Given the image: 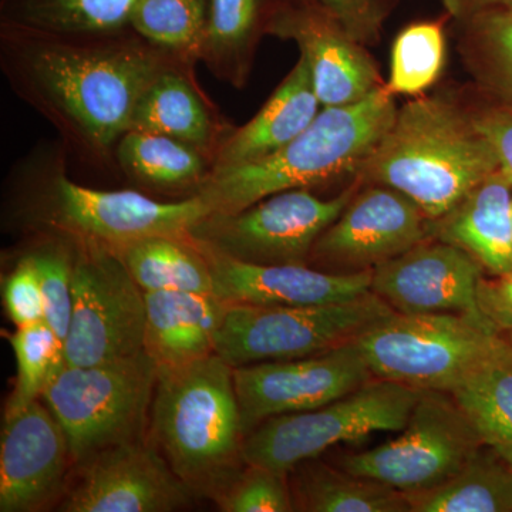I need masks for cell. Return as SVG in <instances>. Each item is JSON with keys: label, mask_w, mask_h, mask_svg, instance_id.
<instances>
[{"label": "cell", "mask_w": 512, "mask_h": 512, "mask_svg": "<svg viewBox=\"0 0 512 512\" xmlns=\"http://www.w3.org/2000/svg\"><path fill=\"white\" fill-rule=\"evenodd\" d=\"M157 382V366L144 350L97 365L64 366L43 400L66 433L73 463L141 439Z\"/></svg>", "instance_id": "obj_6"}, {"label": "cell", "mask_w": 512, "mask_h": 512, "mask_svg": "<svg viewBox=\"0 0 512 512\" xmlns=\"http://www.w3.org/2000/svg\"><path fill=\"white\" fill-rule=\"evenodd\" d=\"M60 156L45 153L30 158L22 173L32 185L36 221L53 237L116 252L147 237H187L211 214L197 195L161 202L137 191L84 187L67 177Z\"/></svg>", "instance_id": "obj_5"}, {"label": "cell", "mask_w": 512, "mask_h": 512, "mask_svg": "<svg viewBox=\"0 0 512 512\" xmlns=\"http://www.w3.org/2000/svg\"><path fill=\"white\" fill-rule=\"evenodd\" d=\"M217 498L224 512L295 511L288 474L262 466L247 464Z\"/></svg>", "instance_id": "obj_36"}, {"label": "cell", "mask_w": 512, "mask_h": 512, "mask_svg": "<svg viewBox=\"0 0 512 512\" xmlns=\"http://www.w3.org/2000/svg\"><path fill=\"white\" fill-rule=\"evenodd\" d=\"M511 227H512V202H511Z\"/></svg>", "instance_id": "obj_43"}, {"label": "cell", "mask_w": 512, "mask_h": 512, "mask_svg": "<svg viewBox=\"0 0 512 512\" xmlns=\"http://www.w3.org/2000/svg\"><path fill=\"white\" fill-rule=\"evenodd\" d=\"M116 254L144 292L214 293L210 264L191 235L138 239Z\"/></svg>", "instance_id": "obj_28"}, {"label": "cell", "mask_w": 512, "mask_h": 512, "mask_svg": "<svg viewBox=\"0 0 512 512\" xmlns=\"http://www.w3.org/2000/svg\"><path fill=\"white\" fill-rule=\"evenodd\" d=\"M73 245L72 318L63 342L64 363L90 366L143 352L146 293L116 252Z\"/></svg>", "instance_id": "obj_12"}, {"label": "cell", "mask_w": 512, "mask_h": 512, "mask_svg": "<svg viewBox=\"0 0 512 512\" xmlns=\"http://www.w3.org/2000/svg\"><path fill=\"white\" fill-rule=\"evenodd\" d=\"M481 440L512 461V343L507 339L450 393Z\"/></svg>", "instance_id": "obj_29"}, {"label": "cell", "mask_w": 512, "mask_h": 512, "mask_svg": "<svg viewBox=\"0 0 512 512\" xmlns=\"http://www.w3.org/2000/svg\"><path fill=\"white\" fill-rule=\"evenodd\" d=\"M458 52L495 106L512 113V9H490L458 20Z\"/></svg>", "instance_id": "obj_30"}, {"label": "cell", "mask_w": 512, "mask_h": 512, "mask_svg": "<svg viewBox=\"0 0 512 512\" xmlns=\"http://www.w3.org/2000/svg\"><path fill=\"white\" fill-rule=\"evenodd\" d=\"M279 0H208L200 62L221 82L247 86L259 40Z\"/></svg>", "instance_id": "obj_24"}, {"label": "cell", "mask_w": 512, "mask_h": 512, "mask_svg": "<svg viewBox=\"0 0 512 512\" xmlns=\"http://www.w3.org/2000/svg\"><path fill=\"white\" fill-rule=\"evenodd\" d=\"M3 299L16 328L45 320V299L36 266L28 252L19 259L5 279Z\"/></svg>", "instance_id": "obj_38"}, {"label": "cell", "mask_w": 512, "mask_h": 512, "mask_svg": "<svg viewBox=\"0 0 512 512\" xmlns=\"http://www.w3.org/2000/svg\"><path fill=\"white\" fill-rule=\"evenodd\" d=\"M407 500L410 512H512V466L484 443L446 483Z\"/></svg>", "instance_id": "obj_26"}, {"label": "cell", "mask_w": 512, "mask_h": 512, "mask_svg": "<svg viewBox=\"0 0 512 512\" xmlns=\"http://www.w3.org/2000/svg\"><path fill=\"white\" fill-rule=\"evenodd\" d=\"M510 464H511V466H512V463H510Z\"/></svg>", "instance_id": "obj_44"}, {"label": "cell", "mask_w": 512, "mask_h": 512, "mask_svg": "<svg viewBox=\"0 0 512 512\" xmlns=\"http://www.w3.org/2000/svg\"><path fill=\"white\" fill-rule=\"evenodd\" d=\"M156 441L106 448L79 464V480L60 503L63 512H170L194 495L177 477Z\"/></svg>", "instance_id": "obj_15"}, {"label": "cell", "mask_w": 512, "mask_h": 512, "mask_svg": "<svg viewBox=\"0 0 512 512\" xmlns=\"http://www.w3.org/2000/svg\"><path fill=\"white\" fill-rule=\"evenodd\" d=\"M397 109L386 83L356 103L322 107L291 143L261 160L211 171L194 195L211 214H235L276 192L311 190L356 175L392 126Z\"/></svg>", "instance_id": "obj_3"}, {"label": "cell", "mask_w": 512, "mask_h": 512, "mask_svg": "<svg viewBox=\"0 0 512 512\" xmlns=\"http://www.w3.org/2000/svg\"><path fill=\"white\" fill-rule=\"evenodd\" d=\"M197 245L210 264L214 295L227 303L325 305L365 295L372 286L373 271L332 274L311 265L249 264Z\"/></svg>", "instance_id": "obj_19"}, {"label": "cell", "mask_w": 512, "mask_h": 512, "mask_svg": "<svg viewBox=\"0 0 512 512\" xmlns=\"http://www.w3.org/2000/svg\"><path fill=\"white\" fill-rule=\"evenodd\" d=\"M372 379L356 342L301 359L235 367L244 436L271 417L318 409Z\"/></svg>", "instance_id": "obj_13"}, {"label": "cell", "mask_w": 512, "mask_h": 512, "mask_svg": "<svg viewBox=\"0 0 512 512\" xmlns=\"http://www.w3.org/2000/svg\"><path fill=\"white\" fill-rule=\"evenodd\" d=\"M355 178L332 200L311 190L276 192L235 214H210L192 239L229 258L258 265H309L313 245L362 187Z\"/></svg>", "instance_id": "obj_11"}, {"label": "cell", "mask_w": 512, "mask_h": 512, "mask_svg": "<svg viewBox=\"0 0 512 512\" xmlns=\"http://www.w3.org/2000/svg\"><path fill=\"white\" fill-rule=\"evenodd\" d=\"M279 5L303 6L325 13L363 45L375 43L394 0H279Z\"/></svg>", "instance_id": "obj_37"}, {"label": "cell", "mask_w": 512, "mask_h": 512, "mask_svg": "<svg viewBox=\"0 0 512 512\" xmlns=\"http://www.w3.org/2000/svg\"><path fill=\"white\" fill-rule=\"evenodd\" d=\"M504 338L507 339L508 342L512 343V332L508 333V335H505Z\"/></svg>", "instance_id": "obj_42"}, {"label": "cell", "mask_w": 512, "mask_h": 512, "mask_svg": "<svg viewBox=\"0 0 512 512\" xmlns=\"http://www.w3.org/2000/svg\"><path fill=\"white\" fill-rule=\"evenodd\" d=\"M483 278L473 256L430 238L373 269L370 291L397 313H456L487 323L477 302Z\"/></svg>", "instance_id": "obj_16"}, {"label": "cell", "mask_w": 512, "mask_h": 512, "mask_svg": "<svg viewBox=\"0 0 512 512\" xmlns=\"http://www.w3.org/2000/svg\"><path fill=\"white\" fill-rule=\"evenodd\" d=\"M151 430L195 497H218L241 471V410L234 369L218 355L158 373Z\"/></svg>", "instance_id": "obj_4"}, {"label": "cell", "mask_w": 512, "mask_h": 512, "mask_svg": "<svg viewBox=\"0 0 512 512\" xmlns=\"http://www.w3.org/2000/svg\"><path fill=\"white\" fill-rule=\"evenodd\" d=\"M483 444L450 393L423 390L400 436L346 454L339 468L414 495L446 483Z\"/></svg>", "instance_id": "obj_10"}, {"label": "cell", "mask_w": 512, "mask_h": 512, "mask_svg": "<svg viewBox=\"0 0 512 512\" xmlns=\"http://www.w3.org/2000/svg\"><path fill=\"white\" fill-rule=\"evenodd\" d=\"M10 345L15 352L18 377L6 404L5 419L23 412L43 397L53 377L66 366L63 342L46 320L20 326L10 336Z\"/></svg>", "instance_id": "obj_33"}, {"label": "cell", "mask_w": 512, "mask_h": 512, "mask_svg": "<svg viewBox=\"0 0 512 512\" xmlns=\"http://www.w3.org/2000/svg\"><path fill=\"white\" fill-rule=\"evenodd\" d=\"M28 254L42 286L46 323L64 342L72 318L74 245L67 239L47 235Z\"/></svg>", "instance_id": "obj_35"}, {"label": "cell", "mask_w": 512, "mask_h": 512, "mask_svg": "<svg viewBox=\"0 0 512 512\" xmlns=\"http://www.w3.org/2000/svg\"><path fill=\"white\" fill-rule=\"evenodd\" d=\"M316 460L312 458L292 470L296 471L291 485L295 511L410 512L406 494Z\"/></svg>", "instance_id": "obj_25"}, {"label": "cell", "mask_w": 512, "mask_h": 512, "mask_svg": "<svg viewBox=\"0 0 512 512\" xmlns=\"http://www.w3.org/2000/svg\"><path fill=\"white\" fill-rule=\"evenodd\" d=\"M503 339L487 323L466 315L394 312L356 343L376 379L453 393Z\"/></svg>", "instance_id": "obj_7"}, {"label": "cell", "mask_w": 512, "mask_h": 512, "mask_svg": "<svg viewBox=\"0 0 512 512\" xmlns=\"http://www.w3.org/2000/svg\"><path fill=\"white\" fill-rule=\"evenodd\" d=\"M433 232V221L402 192L369 184L313 245L309 265L359 274L404 254Z\"/></svg>", "instance_id": "obj_14"}, {"label": "cell", "mask_w": 512, "mask_h": 512, "mask_svg": "<svg viewBox=\"0 0 512 512\" xmlns=\"http://www.w3.org/2000/svg\"><path fill=\"white\" fill-rule=\"evenodd\" d=\"M498 170L470 110L444 97L417 96L397 109L356 177L402 192L437 221Z\"/></svg>", "instance_id": "obj_2"}, {"label": "cell", "mask_w": 512, "mask_h": 512, "mask_svg": "<svg viewBox=\"0 0 512 512\" xmlns=\"http://www.w3.org/2000/svg\"><path fill=\"white\" fill-rule=\"evenodd\" d=\"M146 293L144 352L158 373L180 369L215 353V336L228 303L214 293Z\"/></svg>", "instance_id": "obj_21"}, {"label": "cell", "mask_w": 512, "mask_h": 512, "mask_svg": "<svg viewBox=\"0 0 512 512\" xmlns=\"http://www.w3.org/2000/svg\"><path fill=\"white\" fill-rule=\"evenodd\" d=\"M447 15L463 20L490 9H512V0H441Z\"/></svg>", "instance_id": "obj_41"}, {"label": "cell", "mask_w": 512, "mask_h": 512, "mask_svg": "<svg viewBox=\"0 0 512 512\" xmlns=\"http://www.w3.org/2000/svg\"><path fill=\"white\" fill-rule=\"evenodd\" d=\"M446 60L443 20H424L406 26L394 40L389 92L421 96L439 79Z\"/></svg>", "instance_id": "obj_34"}, {"label": "cell", "mask_w": 512, "mask_h": 512, "mask_svg": "<svg viewBox=\"0 0 512 512\" xmlns=\"http://www.w3.org/2000/svg\"><path fill=\"white\" fill-rule=\"evenodd\" d=\"M423 390L372 379L355 392L318 409L271 417L242 446L245 464L291 473L342 443L375 433L402 431Z\"/></svg>", "instance_id": "obj_9"}, {"label": "cell", "mask_w": 512, "mask_h": 512, "mask_svg": "<svg viewBox=\"0 0 512 512\" xmlns=\"http://www.w3.org/2000/svg\"><path fill=\"white\" fill-rule=\"evenodd\" d=\"M474 124L493 148L501 173L512 185V113L498 106L470 110Z\"/></svg>", "instance_id": "obj_39"}, {"label": "cell", "mask_w": 512, "mask_h": 512, "mask_svg": "<svg viewBox=\"0 0 512 512\" xmlns=\"http://www.w3.org/2000/svg\"><path fill=\"white\" fill-rule=\"evenodd\" d=\"M116 163L130 180L156 190H191L204 184L212 163L200 151L181 141L150 133L128 130L116 148Z\"/></svg>", "instance_id": "obj_27"}, {"label": "cell", "mask_w": 512, "mask_h": 512, "mask_svg": "<svg viewBox=\"0 0 512 512\" xmlns=\"http://www.w3.org/2000/svg\"><path fill=\"white\" fill-rule=\"evenodd\" d=\"M194 72L195 66L184 63L165 69L138 101L130 130L174 138L214 165L235 127L201 89Z\"/></svg>", "instance_id": "obj_20"}, {"label": "cell", "mask_w": 512, "mask_h": 512, "mask_svg": "<svg viewBox=\"0 0 512 512\" xmlns=\"http://www.w3.org/2000/svg\"><path fill=\"white\" fill-rule=\"evenodd\" d=\"M208 0H140L130 26L151 45L188 66L200 62Z\"/></svg>", "instance_id": "obj_32"}, {"label": "cell", "mask_w": 512, "mask_h": 512, "mask_svg": "<svg viewBox=\"0 0 512 512\" xmlns=\"http://www.w3.org/2000/svg\"><path fill=\"white\" fill-rule=\"evenodd\" d=\"M140 0H0V23L83 32L130 26Z\"/></svg>", "instance_id": "obj_31"}, {"label": "cell", "mask_w": 512, "mask_h": 512, "mask_svg": "<svg viewBox=\"0 0 512 512\" xmlns=\"http://www.w3.org/2000/svg\"><path fill=\"white\" fill-rule=\"evenodd\" d=\"M72 460L55 414L37 400L5 419L0 440V511H43L63 493Z\"/></svg>", "instance_id": "obj_17"}, {"label": "cell", "mask_w": 512, "mask_h": 512, "mask_svg": "<svg viewBox=\"0 0 512 512\" xmlns=\"http://www.w3.org/2000/svg\"><path fill=\"white\" fill-rule=\"evenodd\" d=\"M175 63L131 26L64 32L0 23V70L10 89L94 165H117L138 101Z\"/></svg>", "instance_id": "obj_1"}, {"label": "cell", "mask_w": 512, "mask_h": 512, "mask_svg": "<svg viewBox=\"0 0 512 512\" xmlns=\"http://www.w3.org/2000/svg\"><path fill=\"white\" fill-rule=\"evenodd\" d=\"M322 104L303 57L245 126L235 128L215 158L212 171L261 160L291 143L318 117Z\"/></svg>", "instance_id": "obj_22"}, {"label": "cell", "mask_w": 512, "mask_h": 512, "mask_svg": "<svg viewBox=\"0 0 512 512\" xmlns=\"http://www.w3.org/2000/svg\"><path fill=\"white\" fill-rule=\"evenodd\" d=\"M477 302L485 322L495 332L501 336L512 332V272L481 279Z\"/></svg>", "instance_id": "obj_40"}, {"label": "cell", "mask_w": 512, "mask_h": 512, "mask_svg": "<svg viewBox=\"0 0 512 512\" xmlns=\"http://www.w3.org/2000/svg\"><path fill=\"white\" fill-rule=\"evenodd\" d=\"M512 185L500 170L433 221L431 237L463 249L493 276L512 272Z\"/></svg>", "instance_id": "obj_23"}, {"label": "cell", "mask_w": 512, "mask_h": 512, "mask_svg": "<svg viewBox=\"0 0 512 512\" xmlns=\"http://www.w3.org/2000/svg\"><path fill=\"white\" fill-rule=\"evenodd\" d=\"M392 313L372 291L325 305L228 303L215 336V355L232 369L319 355L356 342Z\"/></svg>", "instance_id": "obj_8"}, {"label": "cell", "mask_w": 512, "mask_h": 512, "mask_svg": "<svg viewBox=\"0 0 512 512\" xmlns=\"http://www.w3.org/2000/svg\"><path fill=\"white\" fill-rule=\"evenodd\" d=\"M266 35L298 46L322 107L356 103L383 84L363 43L319 10L279 5Z\"/></svg>", "instance_id": "obj_18"}]
</instances>
